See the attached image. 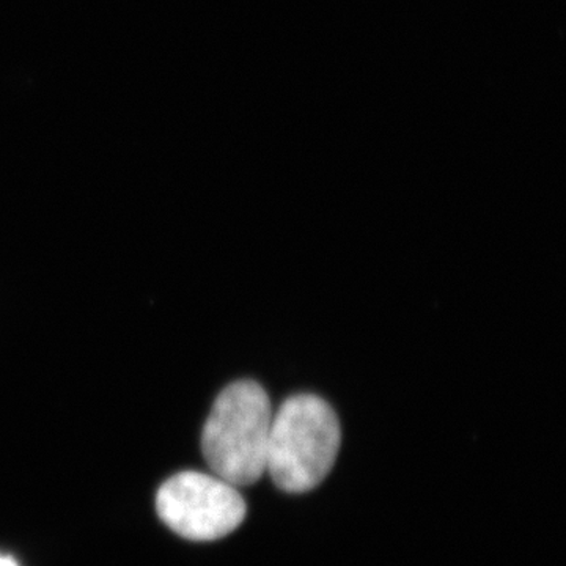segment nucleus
Listing matches in <instances>:
<instances>
[{"instance_id":"nucleus-1","label":"nucleus","mask_w":566,"mask_h":566,"mask_svg":"<svg viewBox=\"0 0 566 566\" xmlns=\"http://www.w3.org/2000/svg\"><path fill=\"white\" fill-rule=\"evenodd\" d=\"M340 444L334 409L316 395H294L273 415L266 472L285 493H307L329 474Z\"/></svg>"},{"instance_id":"nucleus-4","label":"nucleus","mask_w":566,"mask_h":566,"mask_svg":"<svg viewBox=\"0 0 566 566\" xmlns=\"http://www.w3.org/2000/svg\"><path fill=\"white\" fill-rule=\"evenodd\" d=\"M0 566H20L13 557L0 556Z\"/></svg>"},{"instance_id":"nucleus-3","label":"nucleus","mask_w":566,"mask_h":566,"mask_svg":"<svg viewBox=\"0 0 566 566\" xmlns=\"http://www.w3.org/2000/svg\"><path fill=\"white\" fill-rule=\"evenodd\" d=\"M156 512L182 538L214 542L241 526L248 506L232 483L214 474L186 471L159 488Z\"/></svg>"},{"instance_id":"nucleus-2","label":"nucleus","mask_w":566,"mask_h":566,"mask_svg":"<svg viewBox=\"0 0 566 566\" xmlns=\"http://www.w3.org/2000/svg\"><path fill=\"white\" fill-rule=\"evenodd\" d=\"M273 408L262 386L238 381L222 390L205 422V460L219 479L249 486L266 472Z\"/></svg>"}]
</instances>
